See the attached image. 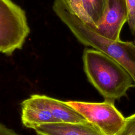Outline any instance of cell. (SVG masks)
Masks as SVG:
<instances>
[{"mask_svg":"<svg viewBox=\"0 0 135 135\" xmlns=\"http://www.w3.org/2000/svg\"><path fill=\"white\" fill-rule=\"evenodd\" d=\"M82 2L92 25L97 27L103 18L108 7V0H82Z\"/></svg>","mask_w":135,"mask_h":135,"instance_id":"9","label":"cell"},{"mask_svg":"<svg viewBox=\"0 0 135 135\" xmlns=\"http://www.w3.org/2000/svg\"><path fill=\"white\" fill-rule=\"evenodd\" d=\"M62 1L71 13L83 22L92 24L91 21L84 9L82 0H62Z\"/></svg>","mask_w":135,"mask_h":135,"instance_id":"10","label":"cell"},{"mask_svg":"<svg viewBox=\"0 0 135 135\" xmlns=\"http://www.w3.org/2000/svg\"><path fill=\"white\" fill-rule=\"evenodd\" d=\"M0 135H20L12 129H9L0 123Z\"/></svg>","mask_w":135,"mask_h":135,"instance_id":"13","label":"cell"},{"mask_svg":"<svg viewBox=\"0 0 135 135\" xmlns=\"http://www.w3.org/2000/svg\"><path fill=\"white\" fill-rule=\"evenodd\" d=\"M37 135H105L88 121L78 123L57 122L41 125L34 129Z\"/></svg>","mask_w":135,"mask_h":135,"instance_id":"7","label":"cell"},{"mask_svg":"<svg viewBox=\"0 0 135 135\" xmlns=\"http://www.w3.org/2000/svg\"><path fill=\"white\" fill-rule=\"evenodd\" d=\"M60 18L80 43L103 52L118 62L130 75L135 85V43L111 40L101 36L91 24L83 22L67 9L62 11Z\"/></svg>","mask_w":135,"mask_h":135,"instance_id":"2","label":"cell"},{"mask_svg":"<svg viewBox=\"0 0 135 135\" xmlns=\"http://www.w3.org/2000/svg\"><path fill=\"white\" fill-rule=\"evenodd\" d=\"M21 105V121L26 128L34 130L41 125L58 122L49 112L36 105L30 98L24 100Z\"/></svg>","mask_w":135,"mask_h":135,"instance_id":"8","label":"cell"},{"mask_svg":"<svg viewBox=\"0 0 135 135\" xmlns=\"http://www.w3.org/2000/svg\"><path fill=\"white\" fill-rule=\"evenodd\" d=\"M30 32L25 12L12 0H0V52L21 49Z\"/></svg>","mask_w":135,"mask_h":135,"instance_id":"3","label":"cell"},{"mask_svg":"<svg viewBox=\"0 0 135 135\" xmlns=\"http://www.w3.org/2000/svg\"><path fill=\"white\" fill-rule=\"evenodd\" d=\"M129 27L132 34L135 35V0H126Z\"/></svg>","mask_w":135,"mask_h":135,"instance_id":"11","label":"cell"},{"mask_svg":"<svg viewBox=\"0 0 135 135\" xmlns=\"http://www.w3.org/2000/svg\"><path fill=\"white\" fill-rule=\"evenodd\" d=\"M66 103L105 135H117L124 123L126 118L111 102L68 101Z\"/></svg>","mask_w":135,"mask_h":135,"instance_id":"4","label":"cell"},{"mask_svg":"<svg viewBox=\"0 0 135 135\" xmlns=\"http://www.w3.org/2000/svg\"><path fill=\"white\" fill-rule=\"evenodd\" d=\"M84 70L91 84L104 98L114 103L126 95L133 85L128 72L115 60L99 50L85 49L83 54Z\"/></svg>","mask_w":135,"mask_h":135,"instance_id":"1","label":"cell"},{"mask_svg":"<svg viewBox=\"0 0 135 135\" xmlns=\"http://www.w3.org/2000/svg\"><path fill=\"white\" fill-rule=\"evenodd\" d=\"M30 98L36 105L49 112L58 122L78 123L87 121L66 102L40 94L32 95Z\"/></svg>","mask_w":135,"mask_h":135,"instance_id":"6","label":"cell"},{"mask_svg":"<svg viewBox=\"0 0 135 135\" xmlns=\"http://www.w3.org/2000/svg\"><path fill=\"white\" fill-rule=\"evenodd\" d=\"M128 21L126 0H108L107 10L100 23L93 30L101 36L111 40H120V34Z\"/></svg>","mask_w":135,"mask_h":135,"instance_id":"5","label":"cell"},{"mask_svg":"<svg viewBox=\"0 0 135 135\" xmlns=\"http://www.w3.org/2000/svg\"><path fill=\"white\" fill-rule=\"evenodd\" d=\"M117 135H135V113L125 119L122 128Z\"/></svg>","mask_w":135,"mask_h":135,"instance_id":"12","label":"cell"}]
</instances>
